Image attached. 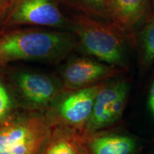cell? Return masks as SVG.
I'll list each match as a JSON object with an SVG mask.
<instances>
[{
	"label": "cell",
	"mask_w": 154,
	"mask_h": 154,
	"mask_svg": "<svg viewBox=\"0 0 154 154\" xmlns=\"http://www.w3.org/2000/svg\"><path fill=\"white\" fill-rule=\"evenodd\" d=\"M76 35L67 31L20 29L0 36V66L18 61H57L77 45Z\"/></svg>",
	"instance_id": "obj_1"
},
{
	"label": "cell",
	"mask_w": 154,
	"mask_h": 154,
	"mask_svg": "<svg viewBox=\"0 0 154 154\" xmlns=\"http://www.w3.org/2000/svg\"><path fill=\"white\" fill-rule=\"evenodd\" d=\"M72 32L84 50L107 64L124 68L126 43L124 32L110 22L81 14L71 19Z\"/></svg>",
	"instance_id": "obj_2"
},
{
	"label": "cell",
	"mask_w": 154,
	"mask_h": 154,
	"mask_svg": "<svg viewBox=\"0 0 154 154\" xmlns=\"http://www.w3.org/2000/svg\"><path fill=\"white\" fill-rule=\"evenodd\" d=\"M51 134L41 116L9 117L0 124V154H43Z\"/></svg>",
	"instance_id": "obj_3"
},
{
	"label": "cell",
	"mask_w": 154,
	"mask_h": 154,
	"mask_svg": "<svg viewBox=\"0 0 154 154\" xmlns=\"http://www.w3.org/2000/svg\"><path fill=\"white\" fill-rule=\"evenodd\" d=\"M7 23L29 24L72 31V24L63 15L56 0H18Z\"/></svg>",
	"instance_id": "obj_4"
},
{
	"label": "cell",
	"mask_w": 154,
	"mask_h": 154,
	"mask_svg": "<svg viewBox=\"0 0 154 154\" xmlns=\"http://www.w3.org/2000/svg\"><path fill=\"white\" fill-rule=\"evenodd\" d=\"M121 68L88 58H76L67 63L63 72L65 85L76 90L99 84L119 74Z\"/></svg>",
	"instance_id": "obj_5"
},
{
	"label": "cell",
	"mask_w": 154,
	"mask_h": 154,
	"mask_svg": "<svg viewBox=\"0 0 154 154\" xmlns=\"http://www.w3.org/2000/svg\"><path fill=\"white\" fill-rule=\"evenodd\" d=\"M103 84L74 90L59 103L58 116L66 127L71 128L84 127L91 116L94 101Z\"/></svg>",
	"instance_id": "obj_6"
},
{
	"label": "cell",
	"mask_w": 154,
	"mask_h": 154,
	"mask_svg": "<svg viewBox=\"0 0 154 154\" xmlns=\"http://www.w3.org/2000/svg\"><path fill=\"white\" fill-rule=\"evenodd\" d=\"M18 88L29 103L35 107L47 106L56 99L57 87L51 78L34 72H22L17 77Z\"/></svg>",
	"instance_id": "obj_7"
},
{
	"label": "cell",
	"mask_w": 154,
	"mask_h": 154,
	"mask_svg": "<svg viewBox=\"0 0 154 154\" xmlns=\"http://www.w3.org/2000/svg\"><path fill=\"white\" fill-rule=\"evenodd\" d=\"M151 0H106L109 22L124 33L131 32L146 17Z\"/></svg>",
	"instance_id": "obj_8"
},
{
	"label": "cell",
	"mask_w": 154,
	"mask_h": 154,
	"mask_svg": "<svg viewBox=\"0 0 154 154\" xmlns=\"http://www.w3.org/2000/svg\"><path fill=\"white\" fill-rule=\"evenodd\" d=\"M128 91L125 82H117L105 85L98 92L94 101L91 116L84 126V137L87 138L96 131L106 127V117L111 105L121 93Z\"/></svg>",
	"instance_id": "obj_9"
},
{
	"label": "cell",
	"mask_w": 154,
	"mask_h": 154,
	"mask_svg": "<svg viewBox=\"0 0 154 154\" xmlns=\"http://www.w3.org/2000/svg\"><path fill=\"white\" fill-rule=\"evenodd\" d=\"M89 154H136V140L126 135L93 134L87 138Z\"/></svg>",
	"instance_id": "obj_10"
},
{
	"label": "cell",
	"mask_w": 154,
	"mask_h": 154,
	"mask_svg": "<svg viewBox=\"0 0 154 154\" xmlns=\"http://www.w3.org/2000/svg\"><path fill=\"white\" fill-rule=\"evenodd\" d=\"M43 154H89L86 138L68 127L51 132Z\"/></svg>",
	"instance_id": "obj_11"
},
{
	"label": "cell",
	"mask_w": 154,
	"mask_h": 154,
	"mask_svg": "<svg viewBox=\"0 0 154 154\" xmlns=\"http://www.w3.org/2000/svg\"><path fill=\"white\" fill-rule=\"evenodd\" d=\"M139 49L142 65L150 66L154 61V16L148 21L140 31Z\"/></svg>",
	"instance_id": "obj_12"
},
{
	"label": "cell",
	"mask_w": 154,
	"mask_h": 154,
	"mask_svg": "<svg viewBox=\"0 0 154 154\" xmlns=\"http://www.w3.org/2000/svg\"><path fill=\"white\" fill-rule=\"evenodd\" d=\"M82 14L109 22L106 0H63Z\"/></svg>",
	"instance_id": "obj_13"
},
{
	"label": "cell",
	"mask_w": 154,
	"mask_h": 154,
	"mask_svg": "<svg viewBox=\"0 0 154 154\" xmlns=\"http://www.w3.org/2000/svg\"><path fill=\"white\" fill-rule=\"evenodd\" d=\"M13 106L14 104L10 94L0 80V124L10 117Z\"/></svg>",
	"instance_id": "obj_14"
},
{
	"label": "cell",
	"mask_w": 154,
	"mask_h": 154,
	"mask_svg": "<svg viewBox=\"0 0 154 154\" xmlns=\"http://www.w3.org/2000/svg\"><path fill=\"white\" fill-rule=\"evenodd\" d=\"M148 106L150 112L154 116V80L152 82L149 90V98H148Z\"/></svg>",
	"instance_id": "obj_15"
},
{
	"label": "cell",
	"mask_w": 154,
	"mask_h": 154,
	"mask_svg": "<svg viewBox=\"0 0 154 154\" xmlns=\"http://www.w3.org/2000/svg\"><path fill=\"white\" fill-rule=\"evenodd\" d=\"M9 0H0V15L5 10L6 7L9 5Z\"/></svg>",
	"instance_id": "obj_16"
},
{
	"label": "cell",
	"mask_w": 154,
	"mask_h": 154,
	"mask_svg": "<svg viewBox=\"0 0 154 154\" xmlns=\"http://www.w3.org/2000/svg\"><path fill=\"white\" fill-rule=\"evenodd\" d=\"M151 3L152 6L154 7V0H151Z\"/></svg>",
	"instance_id": "obj_17"
}]
</instances>
